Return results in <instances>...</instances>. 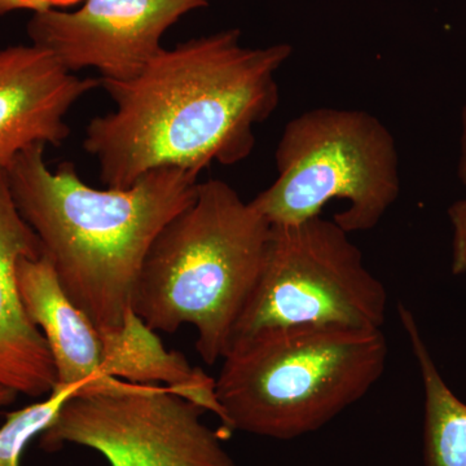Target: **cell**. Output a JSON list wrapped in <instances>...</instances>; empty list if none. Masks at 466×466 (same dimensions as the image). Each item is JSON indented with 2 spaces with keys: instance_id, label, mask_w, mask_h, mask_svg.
Instances as JSON below:
<instances>
[{
  "instance_id": "2",
  "label": "cell",
  "mask_w": 466,
  "mask_h": 466,
  "mask_svg": "<svg viewBox=\"0 0 466 466\" xmlns=\"http://www.w3.org/2000/svg\"><path fill=\"white\" fill-rule=\"evenodd\" d=\"M45 144L21 152L5 168L17 210L76 308L97 332L115 329L133 309L135 288L150 245L198 196V175L164 167L130 188L97 189L75 164L52 171Z\"/></svg>"
},
{
  "instance_id": "3",
  "label": "cell",
  "mask_w": 466,
  "mask_h": 466,
  "mask_svg": "<svg viewBox=\"0 0 466 466\" xmlns=\"http://www.w3.org/2000/svg\"><path fill=\"white\" fill-rule=\"evenodd\" d=\"M388 355L382 329L299 325L238 337L216 379L218 433L288 441L317 431L366 397Z\"/></svg>"
},
{
  "instance_id": "15",
  "label": "cell",
  "mask_w": 466,
  "mask_h": 466,
  "mask_svg": "<svg viewBox=\"0 0 466 466\" xmlns=\"http://www.w3.org/2000/svg\"><path fill=\"white\" fill-rule=\"evenodd\" d=\"M451 227H452V263L453 275L466 272V198L456 201L449 208Z\"/></svg>"
},
{
  "instance_id": "18",
  "label": "cell",
  "mask_w": 466,
  "mask_h": 466,
  "mask_svg": "<svg viewBox=\"0 0 466 466\" xmlns=\"http://www.w3.org/2000/svg\"><path fill=\"white\" fill-rule=\"evenodd\" d=\"M17 394H15L14 391L8 390V389L3 388L0 386V408L8 406L12 401L15 400Z\"/></svg>"
},
{
  "instance_id": "17",
  "label": "cell",
  "mask_w": 466,
  "mask_h": 466,
  "mask_svg": "<svg viewBox=\"0 0 466 466\" xmlns=\"http://www.w3.org/2000/svg\"><path fill=\"white\" fill-rule=\"evenodd\" d=\"M458 177L462 187L466 189V103L461 112V134H460Z\"/></svg>"
},
{
  "instance_id": "5",
  "label": "cell",
  "mask_w": 466,
  "mask_h": 466,
  "mask_svg": "<svg viewBox=\"0 0 466 466\" xmlns=\"http://www.w3.org/2000/svg\"><path fill=\"white\" fill-rule=\"evenodd\" d=\"M275 158V182L250 201L271 226L305 222L343 200L334 222L349 235L370 231L400 198L394 135L366 110L317 108L294 116Z\"/></svg>"
},
{
  "instance_id": "6",
  "label": "cell",
  "mask_w": 466,
  "mask_h": 466,
  "mask_svg": "<svg viewBox=\"0 0 466 466\" xmlns=\"http://www.w3.org/2000/svg\"><path fill=\"white\" fill-rule=\"evenodd\" d=\"M386 314L388 291L361 251L334 220L319 216L271 226L265 262L232 341L299 325L381 329Z\"/></svg>"
},
{
  "instance_id": "8",
  "label": "cell",
  "mask_w": 466,
  "mask_h": 466,
  "mask_svg": "<svg viewBox=\"0 0 466 466\" xmlns=\"http://www.w3.org/2000/svg\"><path fill=\"white\" fill-rule=\"evenodd\" d=\"M205 0H85L73 12H35L27 23L32 45L67 72L94 67L101 79L127 81L159 51L171 26Z\"/></svg>"
},
{
  "instance_id": "10",
  "label": "cell",
  "mask_w": 466,
  "mask_h": 466,
  "mask_svg": "<svg viewBox=\"0 0 466 466\" xmlns=\"http://www.w3.org/2000/svg\"><path fill=\"white\" fill-rule=\"evenodd\" d=\"M16 276L27 317L41 330L50 349L56 388H76V397L118 394L142 388L103 372L99 332L67 297L45 253L36 258L24 257L18 260Z\"/></svg>"
},
{
  "instance_id": "1",
  "label": "cell",
  "mask_w": 466,
  "mask_h": 466,
  "mask_svg": "<svg viewBox=\"0 0 466 466\" xmlns=\"http://www.w3.org/2000/svg\"><path fill=\"white\" fill-rule=\"evenodd\" d=\"M289 43L247 47L227 29L162 48L127 81L99 79L116 109L95 116L84 148L106 188H130L144 175L174 167L195 175L249 157L257 126L280 104L278 73Z\"/></svg>"
},
{
  "instance_id": "13",
  "label": "cell",
  "mask_w": 466,
  "mask_h": 466,
  "mask_svg": "<svg viewBox=\"0 0 466 466\" xmlns=\"http://www.w3.org/2000/svg\"><path fill=\"white\" fill-rule=\"evenodd\" d=\"M398 312L424 385L425 466H466V403L453 394L435 366L415 315L403 303Z\"/></svg>"
},
{
  "instance_id": "16",
  "label": "cell",
  "mask_w": 466,
  "mask_h": 466,
  "mask_svg": "<svg viewBox=\"0 0 466 466\" xmlns=\"http://www.w3.org/2000/svg\"><path fill=\"white\" fill-rule=\"evenodd\" d=\"M82 0H0V16L15 11L43 12L48 9L66 8Z\"/></svg>"
},
{
  "instance_id": "19",
  "label": "cell",
  "mask_w": 466,
  "mask_h": 466,
  "mask_svg": "<svg viewBox=\"0 0 466 466\" xmlns=\"http://www.w3.org/2000/svg\"><path fill=\"white\" fill-rule=\"evenodd\" d=\"M205 2H207V3H210V0H205Z\"/></svg>"
},
{
  "instance_id": "7",
  "label": "cell",
  "mask_w": 466,
  "mask_h": 466,
  "mask_svg": "<svg viewBox=\"0 0 466 466\" xmlns=\"http://www.w3.org/2000/svg\"><path fill=\"white\" fill-rule=\"evenodd\" d=\"M204 412L159 385L73 397L41 434V447H87L110 466H236L218 431L202 422Z\"/></svg>"
},
{
  "instance_id": "9",
  "label": "cell",
  "mask_w": 466,
  "mask_h": 466,
  "mask_svg": "<svg viewBox=\"0 0 466 466\" xmlns=\"http://www.w3.org/2000/svg\"><path fill=\"white\" fill-rule=\"evenodd\" d=\"M99 86L36 46L0 50V170L35 144L60 147L70 134L67 113Z\"/></svg>"
},
{
  "instance_id": "11",
  "label": "cell",
  "mask_w": 466,
  "mask_h": 466,
  "mask_svg": "<svg viewBox=\"0 0 466 466\" xmlns=\"http://www.w3.org/2000/svg\"><path fill=\"white\" fill-rule=\"evenodd\" d=\"M42 254L0 170V386L32 398L50 395L57 383L50 349L27 317L17 285L18 260Z\"/></svg>"
},
{
  "instance_id": "4",
  "label": "cell",
  "mask_w": 466,
  "mask_h": 466,
  "mask_svg": "<svg viewBox=\"0 0 466 466\" xmlns=\"http://www.w3.org/2000/svg\"><path fill=\"white\" fill-rule=\"evenodd\" d=\"M271 225L229 184H198L188 208L167 223L140 269L133 308L155 332L184 324L214 366L231 345L236 324L265 262Z\"/></svg>"
},
{
  "instance_id": "12",
  "label": "cell",
  "mask_w": 466,
  "mask_h": 466,
  "mask_svg": "<svg viewBox=\"0 0 466 466\" xmlns=\"http://www.w3.org/2000/svg\"><path fill=\"white\" fill-rule=\"evenodd\" d=\"M101 370L106 376L137 385H159L223 422L216 379L192 367L183 354L167 351L155 330L133 309L115 329L99 332Z\"/></svg>"
},
{
  "instance_id": "14",
  "label": "cell",
  "mask_w": 466,
  "mask_h": 466,
  "mask_svg": "<svg viewBox=\"0 0 466 466\" xmlns=\"http://www.w3.org/2000/svg\"><path fill=\"white\" fill-rule=\"evenodd\" d=\"M76 392V388H56L45 400L7 413L0 428V466H21L27 444L56 420L61 408Z\"/></svg>"
}]
</instances>
